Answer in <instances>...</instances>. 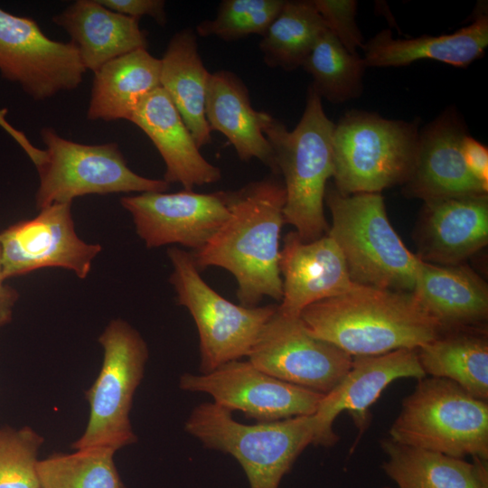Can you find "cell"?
I'll return each mask as SVG.
<instances>
[{"label": "cell", "mask_w": 488, "mask_h": 488, "mask_svg": "<svg viewBox=\"0 0 488 488\" xmlns=\"http://www.w3.org/2000/svg\"><path fill=\"white\" fill-rule=\"evenodd\" d=\"M313 79L311 87L332 103L358 98L367 67L362 57L350 52L328 30H324L302 64Z\"/></svg>", "instance_id": "f546056e"}, {"label": "cell", "mask_w": 488, "mask_h": 488, "mask_svg": "<svg viewBox=\"0 0 488 488\" xmlns=\"http://www.w3.org/2000/svg\"><path fill=\"white\" fill-rule=\"evenodd\" d=\"M389 438L463 458L488 457V404L443 378H423L402 403Z\"/></svg>", "instance_id": "52a82bcc"}, {"label": "cell", "mask_w": 488, "mask_h": 488, "mask_svg": "<svg viewBox=\"0 0 488 488\" xmlns=\"http://www.w3.org/2000/svg\"><path fill=\"white\" fill-rule=\"evenodd\" d=\"M167 255L177 303L189 311L197 327L200 372L247 357L277 305L246 307L233 304L202 279L192 253L173 247Z\"/></svg>", "instance_id": "9c48e42d"}, {"label": "cell", "mask_w": 488, "mask_h": 488, "mask_svg": "<svg viewBox=\"0 0 488 488\" xmlns=\"http://www.w3.org/2000/svg\"><path fill=\"white\" fill-rule=\"evenodd\" d=\"M326 24L312 1H285L262 35L259 49L271 68L293 70L302 67Z\"/></svg>", "instance_id": "f1b7e54d"}, {"label": "cell", "mask_w": 488, "mask_h": 488, "mask_svg": "<svg viewBox=\"0 0 488 488\" xmlns=\"http://www.w3.org/2000/svg\"><path fill=\"white\" fill-rule=\"evenodd\" d=\"M161 60V87L170 97L199 148L211 142L205 116L211 73L198 52L197 34L191 28L175 33Z\"/></svg>", "instance_id": "d4e9b609"}, {"label": "cell", "mask_w": 488, "mask_h": 488, "mask_svg": "<svg viewBox=\"0 0 488 488\" xmlns=\"http://www.w3.org/2000/svg\"><path fill=\"white\" fill-rule=\"evenodd\" d=\"M412 294L443 332L470 327L487 318V285L462 264L436 265L421 260Z\"/></svg>", "instance_id": "603a6c76"}, {"label": "cell", "mask_w": 488, "mask_h": 488, "mask_svg": "<svg viewBox=\"0 0 488 488\" xmlns=\"http://www.w3.org/2000/svg\"><path fill=\"white\" fill-rule=\"evenodd\" d=\"M103 349L100 371L85 398L89 416L73 449L101 446L116 452L136 442L130 411L149 357L141 334L121 318L113 319L98 338Z\"/></svg>", "instance_id": "ba28073f"}, {"label": "cell", "mask_w": 488, "mask_h": 488, "mask_svg": "<svg viewBox=\"0 0 488 488\" xmlns=\"http://www.w3.org/2000/svg\"><path fill=\"white\" fill-rule=\"evenodd\" d=\"M487 45L488 17L481 14L450 34L395 39L389 30H383L363 44L362 59L367 67L405 66L431 59L465 68L482 56Z\"/></svg>", "instance_id": "cb8c5ba5"}, {"label": "cell", "mask_w": 488, "mask_h": 488, "mask_svg": "<svg viewBox=\"0 0 488 488\" xmlns=\"http://www.w3.org/2000/svg\"><path fill=\"white\" fill-rule=\"evenodd\" d=\"M116 451L93 446L52 454L37 463L40 488H127L114 461Z\"/></svg>", "instance_id": "4dcf8cb0"}, {"label": "cell", "mask_w": 488, "mask_h": 488, "mask_svg": "<svg viewBox=\"0 0 488 488\" xmlns=\"http://www.w3.org/2000/svg\"><path fill=\"white\" fill-rule=\"evenodd\" d=\"M86 69L76 45L47 37L30 17L0 8V72L35 100L77 89Z\"/></svg>", "instance_id": "8fae6325"}, {"label": "cell", "mask_w": 488, "mask_h": 488, "mask_svg": "<svg viewBox=\"0 0 488 488\" xmlns=\"http://www.w3.org/2000/svg\"><path fill=\"white\" fill-rule=\"evenodd\" d=\"M41 136L46 158L38 166V210L54 203H71L87 194L162 192L169 189L164 180L150 179L132 171L117 143L84 145L65 139L52 127Z\"/></svg>", "instance_id": "30bf717a"}, {"label": "cell", "mask_w": 488, "mask_h": 488, "mask_svg": "<svg viewBox=\"0 0 488 488\" xmlns=\"http://www.w3.org/2000/svg\"><path fill=\"white\" fill-rule=\"evenodd\" d=\"M120 203L132 216L137 235L147 248L179 244L201 249L230 214L227 192L183 190L125 196Z\"/></svg>", "instance_id": "9a60e30c"}, {"label": "cell", "mask_w": 488, "mask_h": 488, "mask_svg": "<svg viewBox=\"0 0 488 488\" xmlns=\"http://www.w3.org/2000/svg\"><path fill=\"white\" fill-rule=\"evenodd\" d=\"M247 357L268 375L321 394L333 389L352 362L348 353L310 334L299 316L277 309Z\"/></svg>", "instance_id": "7c38bea8"}, {"label": "cell", "mask_w": 488, "mask_h": 488, "mask_svg": "<svg viewBox=\"0 0 488 488\" xmlns=\"http://www.w3.org/2000/svg\"><path fill=\"white\" fill-rule=\"evenodd\" d=\"M181 389L210 395L227 410L257 422L315 413L324 394L293 385L260 371L249 361H231L207 373H183Z\"/></svg>", "instance_id": "4fadbf2b"}, {"label": "cell", "mask_w": 488, "mask_h": 488, "mask_svg": "<svg viewBox=\"0 0 488 488\" xmlns=\"http://www.w3.org/2000/svg\"><path fill=\"white\" fill-rule=\"evenodd\" d=\"M5 279L43 267H61L87 277L101 246L82 240L75 231L71 203H54L30 220L0 232Z\"/></svg>", "instance_id": "5bb4252c"}, {"label": "cell", "mask_w": 488, "mask_h": 488, "mask_svg": "<svg viewBox=\"0 0 488 488\" xmlns=\"http://www.w3.org/2000/svg\"><path fill=\"white\" fill-rule=\"evenodd\" d=\"M94 74L88 119L129 121L142 98L161 87V60L139 49L111 60Z\"/></svg>", "instance_id": "484cf974"}, {"label": "cell", "mask_w": 488, "mask_h": 488, "mask_svg": "<svg viewBox=\"0 0 488 488\" xmlns=\"http://www.w3.org/2000/svg\"><path fill=\"white\" fill-rule=\"evenodd\" d=\"M461 149L470 173L483 185L488 187L487 147L466 134L462 140Z\"/></svg>", "instance_id": "d590c367"}, {"label": "cell", "mask_w": 488, "mask_h": 488, "mask_svg": "<svg viewBox=\"0 0 488 488\" xmlns=\"http://www.w3.org/2000/svg\"><path fill=\"white\" fill-rule=\"evenodd\" d=\"M184 429L203 447L234 457L249 488H278L300 454L314 445L316 436L314 415L247 425L213 401L195 406Z\"/></svg>", "instance_id": "5b68a950"}, {"label": "cell", "mask_w": 488, "mask_h": 488, "mask_svg": "<svg viewBox=\"0 0 488 488\" xmlns=\"http://www.w3.org/2000/svg\"><path fill=\"white\" fill-rule=\"evenodd\" d=\"M268 115L252 108L249 90L236 74L226 70L211 73L205 100L211 131L222 133L240 160L256 158L278 173L273 149L263 132Z\"/></svg>", "instance_id": "7402d4cb"}, {"label": "cell", "mask_w": 488, "mask_h": 488, "mask_svg": "<svg viewBox=\"0 0 488 488\" xmlns=\"http://www.w3.org/2000/svg\"><path fill=\"white\" fill-rule=\"evenodd\" d=\"M52 21L70 36L86 70L94 73L111 60L147 47L139 19L116 13L98 0H78Z\"/></svg>", "instance_id": "44dd1931"}, {"label": "cell", "mask_w": 488, "mask_h": 488, "mask_svg": "<svg viewBox=\"0 0 488 488\" xmlns=\"http://www.w3.org/2000/svg\"><path fill=\"white\" fill-rule=\"evenodd\" d=\"M334 124L326 116L322 99L310 86L304 113L293 130L270 114L263 124L284 176L285 222L305 242L328 232L324 202L326 183L333 176V133Z\"/></svg>", "instance_id": "3957f363"}, {"label": "cell", "mask_w": 488, "mask_h": 488, "mask_svg": "<svg viewBox=\"0 0 488 488\" xmlns=\"http://www.w3.org/2000/svg\"><path fill=\"white\" fill-rule=\"evenodd\" d=\"M283 296L277 310L299 316L308 305L350 290L351 279L343 255L328 234L303 241L296 231L284 238L279 254Z\"/></svg>", "instance_id": "e0dca14e"}, {"label": "cell", "mask_w": 488, "mask_h": 488, "mask_svg": "<svg viewBox=\"0 0 488 488\" xmlns=\"http://www.w3.org/2000/svg\"><path fill=\"white\" fill-rule=\"evenodd\" d=\"M7 109H0V127L14 138V140L21 146V148L26 153L29 158L32 160L35 167L40 166L46 158V152L44 149H40L34 146L31 141L27 138L25 134L16 128H14L6 120Z\"/></svg>", "instance_id": "8d00e7d4"}, {"label": "cell", "mask_w": 488, "mask_h": 488, "mask_svg": "<svg viewBox=\"0 0 488 488\" xmlns=\"http://www.w3.org/2000/svg\"><path fill=\"white\" fill-rule=\"evenodd\" d=\"M419 145L417 125L351 111L334 125L333 179L343 194L380 192L406 183Z\"/></svg>", "instance_id": "8992f818"}, {"label": "cell", "mask_w": 488, "mask_h": 488, "mask_svg": "<svg viewBox=\"0 0 488 488\" xmlns=\"http://www.w3.org/2000/svg\"><path fill=\"white\" fill-rule=\"evenodd\" d=\"M227 194L229 217L201 249L192 253L194 263L199 270L219 267L231 273L240 305L258 306L265 296L280 302L284 184L267 178Z\"/></svg>", "instance_id": "6da1fadb"}, {"label": "cell", "mask_w": 488, "mask_h": 488, "mask_svg": "<svg viewBox=\"0 0 488 488\" xmlns=\"http://www.w3.org/2000/svg\"><path fill=\"white\" fill-rule=\"evenodd\" d=\"M130 122L153 142L164 164V181L193 190L218 182L221 169L201 154L194 138L165 90L159 87L146 94L135 108Z\"/></svg>", "instance_id": "d6986e66"}, {"label": "cell", "mask_w": 488, "mask_h": 488, "mask_svg": "<svg viewBox=\"0 0 488 488\" xmlns=\"http://www.w3.org/2000/svg\"><path fill=\"white\" fill-rule=\"evenodd\" d=\"M488 242V196L474 194L427 202L418 232L422 261L456 265Z\"/></svg>", "instance_id": "ffe728a7"}, {"label": "cell", "mask_w": 488, "mask_h": 488, "mask_svg": "<svg viewBox=\"0 0 488 488\" xmlns=\"http://www.w3.org/2000/svg\"><path fill=\"white\" fill-rule=\"evenodd\" d=\"M284 3L283 0H224L216 16L201 22L195 33L202 37L215 36L226 42L252 34L262 36Z\"/></svg>", "instance_id": "1f68e13d"}, {"label": "cell", "mask_w": 488, "mask_h": 488, "mask_svg": "<svg viewBox=\"0 0 488 488\" xmlns=\"http://www.w3.org/2000/svg\"><path fill=\"white\" fill-rule=\"evenodd\" d=\"M43 442L30 427H0V488H40L37 463Z\"/></svg>", "instance_id": "d6a6232c"}, {"label": "cell", "mask_w": 488, "mask_h": 488, "mask_svg": "<svg viewBox=\"0 0 488 488\" xmlns=\"http://www.w3.org/2000/svg\"><path fill=\"white\" fill-rule=\"evenodd\" d=\"M426 373L449 380L476 399H488V343L467 333L439 335L417 349Z\"/></svg>", "instance_id": "83f0119b"}, {"label": "cell", "mask_w": 488, "mask_h": 488, "mask_svg": "<svg viewBox=\"0 0 488 488\" xmlns=\"http://www.w3.org/2000/svg\"><path fill=\"white\" fill-rule=\"evenodd\" d=\"M103 6L124 15L139 19L148 15L158 24L166 23L165 2L163 0H98Z\"/></svg>", "instance_id": "e575fe53"}, {"label": "cell", "mask_w": 488, "mask_h": 488, "mask_svg": "<svg viewBox=\"0 0 488 488\" xmlns=\"http://www.w3.org/2000/svg\"><path fill=\"white\" fill-rule=\"evenodd\" d=\"M384 473L397 488H488L487 470L477 458L469 463L438 452L384 439Z\"/></svg>", "instance_id": "4316f807"}, {"label": "cell", "mask_w": 488, "mask_h": 488, "mask_svg": "<svg viewBox=\"0 0 488 488\" xmlns=\"http://www.w3.org/2000/svg\"><path fill=\"white\" fill-rule=\"evenodd\" d=\"M326 27L352 53L362 48L363 37L356 23L357 2L354 0H313Z\"/></svg>", "instance_id": "836d02e7"}, {"label": "cell", "mask_w": 488, "mask_h": 488, "mask_svg": "<svg viewBox=\"0 0 488 488\" xmlns=\"http://www.w3.org/2000/svg\"><path fill=\"white\" fill-rule=\"evenodd\" d=\"M299 318L310 334L352 357L418 349L443 333L412 292L357 283L343 295L308 305Z\"/></svg>", "instance_id": "7a4b0ae2"}, {"label": "cell", "mask_w": 488, "mask_h": 488, "mask_svg": "<svg viewBox=\"0 0 488 488\" xmlns=\"http://www.w3.org/2000/svg\"><path fill=\"white\" fill-rule=\"evenodd\" d=\"M331 211L327 234L341 249L351 279L360 285L412 292L421 259L390 224L380 192L343 194L326 189Z\"/></svg>", "instance_id": "277c9868"}, {"label": "cell", "mask_w": 488, "mask_h": 488, "mask_svg": "<svg viewBox=\"0 0 488 488\" xmlns=\"http://www.w3.org/2000/svg\"><path fill=\"white\" fill-rule=\"evenodd\" d=\"M5 281L0 246V328L11 321L14 306L19 297L18 292L6 285Z\"/></svg>", "instance_id": "74e56055"}, {"label": "cell", "mask_w": 488, "mask_h": 488, "mask_svg": "<svg viewBox=\"0 0 488 488\" xmlns=\"http://www.w3.org/2000/svg\"><path fill=\"white\" fill-rule=\"evenodd\" d=\"M427 375L417 349H400L374 356L352 357L350 370L328 393L324 394L314 414V445L332 446L338 436L333 430L337 416L348 411L361 420L385 388L401 378L421 380Z\"/></svg>", "instance_id": "2e32d148"}, {"label": "cell", "mask_w": 488, "mask_h": 488, "mask_svg": "<svg viewBox=\"0 0 488 488\" xmlns=\"http://www.w3.org/2000/svg\"><path fill=\"white\" fill-rule=\"evenodd\" d=\"M465 127L454 111H446L419 133L414 169L405 192L427 202L487 193L488 187L468 170L463 155Z\"/></svg>", "instance_id": "ac0fdd59"}]
</instances>
